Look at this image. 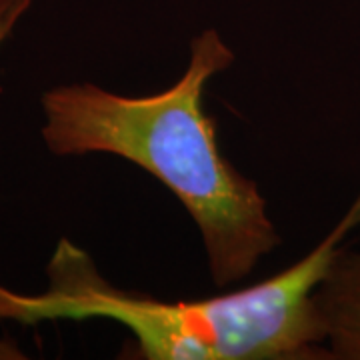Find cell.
<instances>
[{
  "mask_svg": "<svg viewBox=\"0 0 360 360\" xmlns=\"http://www.w3.org/2000/svg\"><path fill=\"white\" fill-rule=\"evenodd\" d=\"M217 30L191 42L182 77L146 96H124L92 82L60 84L42 94V139L56 156L112 155L160 180L202 236L208 270L224 288L257 269L281 245L258 184L220 153L217 120L205 90L234 65Z\"/></svg>",
  "mask_w": 360,
  "mask_h": 360,
  "instance_id": "1",
  "label": "cell"
},
{
  "mask_svg": "<svg viewBox=\"0 0 360 360\" xmlns=\"http://www.w3.org/2000/svg\"><path fill=\"white\" fill-rule=\"evenodd\" d=\"M359 226L360 191L335 229L292 266L245 290L176 302L116 286L89 252L63 238L44 292L0 286V321H115L129 328L136 356L146 360L328 359L314 292Z\"/></svg>",
  "mask_w": 360,
  "mask_h": 360,
  "instance_id": "2",
  "label": "cell"
},
{
  "mask_svg": "<svg viewBox=\"0 0 360 360\" xmlns=\"http://www.w3.org/2000/svg\"><path fill=\"white\" fill-rule=\"evenodd\" d=\"M330 360H360V252L347 246L314 292Z\"/></svg>",
  "mask_w": 360,
  "mask_h": 360,
  "instance_id": "3",
  "label": "cell"
},
{
  "mask_svg": "<svg viewBox=\"0 0 360 360\" xmlns=\"http://www.w3.org/2000/svg\"><path fill=\"white\" fill-rule=\"evenodd\" d=\"M28 4L30 0H0V42L8 34L18 16L25 13ZM0 359H22V354H18V348L13 347L11 342L0 340Z\"/></svg>",
  "mask_w": 360,
  "mask_h": 360,
  "instance_id": "4",
  "label": "cell"
}]
</instances>
